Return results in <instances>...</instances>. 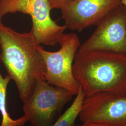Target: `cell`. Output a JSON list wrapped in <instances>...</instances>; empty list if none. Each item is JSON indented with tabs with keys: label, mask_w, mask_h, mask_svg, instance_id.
Segmentation results:
<instances>
[{
	"label": "cell",
	"mask_w": 126,
	"mask_h": 126,
	"mask_svg": "<svg viewBox=\"0 0 126 126\" xmlns=\"http://www.w3.org/2000/svg\"></svg>",
	"instance_id": "cell-16"
},
{
	"label": "cell",
	"mask_w": 126,
	"mask_h": 126,
	"mask_svg": "<svg viewBox=\"0 0 126 126\" xmlns=\"http://www.w3.org/2000/svg\"><path fill=\"white\" fill-rule=\"evenodd\" d=\"M74 0H49L51 9H62L66 5Z\"/></svg>",
	"instance_id": "cell-11"
},
{
	"label": "cell",
	"mask_w": 126,
	"mask_h": 126,
	"mask_svg": "<svg viewBox=\"0 0 126 126\" xmlns=\"http://www.w3.org/2000/svg\"><path fill=\"white\" fill-rule=\"evenodd\" d=\"M72 72L85 97L100 92L125 94L126 54L103 50L77 52Z\"/></svg>",
	"instance_id": "cell-2"
},
{
	"label": "cell",
	"mask_w": 126,
	"mask_h": 126,
	"mask_svg": "<svg viewBox=\"0 0 126 126\" xmlns=\"http://www.w3.org/2000/svg\"><path fill=\"white\" fill-rule=\"evenodd\" d=\"M74 126H109L106 124L95 123V122H85L82 123L81 124H77Z\"/></svg>",
	"instance_id": "cell-12"
},
{
	"label": "cell",
	"mask_w": 126,
	"mask_h": 126,
	"mask_svg": "<svg viewBox=\"0 0 126 126\" xmlns=\"http://www.w3.org/2000/svg\"><path fill=\"white\" fill-rule=\"evenodd\" d=\"M77 52L103 50L126 54V6L121 3L97 25Z\"/></svg>",
	"instance_id": "cell-6"
},
{
	"label": "cell",
	"mask_w": 126,
	"mask_h": 126,
	"mask_svg": "<svg viewBox=\"0 0 126 126\" xmlns=\"http://www.w3.org/2000/svg\"><path fill=\"white\" fill-rule=\"evenodd\" d=\"M51 10L49 0H1L0 21L8 14L28 15L32 18V30L38 44L53 46L59 43L67 27L52 20Z\"/></svg>",
	"instance_id": "cell-4"
},
{
	"label": "cell",
	"mask_w": 126,
	"mask_h": 126,
	"mask_svg": "<svg viewBox=\"0 0 126 126\" xmlns=\"http://www.w3.org/2000/svg\"><path fill=\"white\" fill-rule=\"evenodd\" d=\"M72 105L63 113L61 114L58 121L52 126H74L77 117L81 111L82 104L85 97L81 87ZM29 126H32L30 125Z\"/></svg>",
	"instance_id": "cell-10"
},
{
	"label": "cell",
	"mask_w": 126,
	"mask_h": 126,
	"mask_svg": "<svg viewBox=\"0 0 126 126\" xmlns=\"http://www.w3.org/2000/svg\"><path fill=\"white\" fill-rule=\"evenodd\" d=\"M121 3L126 6V0H121Z\"/></svg>",
	"instance_id": "cell-13"
},
{
	"label": "cell",
	"mask_w": 126,
	"mask_h": 126,
	"mask_svg": "<svg viewBox=\"0 0 126 126\" xmlns=\"http://www.w3.org/2000/svg\"><path fill=\"white\" fill-rule=\"evenodd\" d=\"M121 0H74L61 9L67 28L81 32L96 25Z\"/></svg>",
	"instance_id": "cell-8"
},
{
	"label": "cell",
	"mask_w": 126,
	"mask_h": 126,
	"mask_svg": "<svg viewBox=\"0 0 126 126\" xmlns=\"http://www.w3.org/2000/svg\"><path fill=\"white\" fill-rule=\"evenodd\" d=\"M125 95H126V93H125Z\"/></svg>",
	"instance_id": "cell-14"
},
{
	"label": "cell",
	"mask_w": 126,
	"mask_h": 126,
	"mask_svg": "<svg viewBox=\"0 0 126 126\" xmlns=\"http://www.w3.org/2000/svg\"><path fill=\"white\" fill-rule=\"evenodd\" d=\"M0 60L13 80L23 104L41 80H46L45 64L33 31L19 33L0 21Z\"/></svg>",
	"instance_id": "cell-1"
},
{
	"label": "cell",
	"mask_w": 126,
	"mask_h": 126,
	"mask_svg": "<svg viewBox=\"0 0 126 126\" xmlns=\"http://www.w3.org/2000/svg\"><path fill=\"white\" fill-rule=\"evenodd\" d=\"M79 118L82 123L126 126V95L100 92L85 97Z\"/></svg>",
	"instance_id": "cell-7"
},
{
	"label": "cell",
	"mask_w": 126,
	"mask_h": 126,
	"mask_svg": "<svg viewBox=\"0 0 126 126\" xmlns=\"http://www.w3.org/2000/svg\"><path fill=\"white\" fill-rule=\"evenodd\" d=\"M60 49L54 52L45 50L40 45L37 49L45 64L46 81L52 86L78 93L80 86L72 72L74 60L80 45L79 37L74 33L63 34L59 41Z\"/></svg>",
	"instance_id": "cell-3"
},
{
	"label": "cell",
	"mask_w": 126,
	"mask_h": 126,
	"mask_svg": "<svg viewBox=\"0 0 126 126\" xmlns=\"http://www.w3.org/2000/svg\"></svg>",
	"instance_id": "cell-15"
},
{
	"label": "cell",
	"mask_w": 126,
	"mask_h": 126,
	"mask_svg": "<svg viewBox=\"0 0 126 126\" xmlns=\"http://www.w3.org/2000/svg\"><path fill=\"white\" fill-rule=\"evenodd\" d=\"M74 95L69 91L52 86L46 80L38 81L30 98L23 104L24 114L28 118L32 126H52Z\"/></svg>",
	"instance_id": "cell-5"
},
{
	"label": "cell",
	"mask_w": 126,
	"mask_h": 126,
	"mask_svg": "<svg viewBox=\"0 0 126 126\" xmlns=\"http://www.w3.org/2000/svg\"><path fill=\"white\" fill-rule=\"evenodd\" d=\"M10 80L11 79L8 75L3 77L0 71V112L2 116L0 126H23L29 122L27 116L23 114L18 119L13 120L10 117L7 111V89Z\"/></svg>",
	"instance_id": "cell-9"
}]
</instances>
